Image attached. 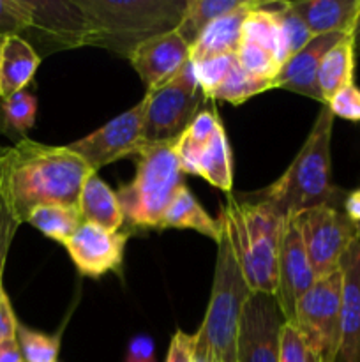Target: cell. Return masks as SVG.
Here are the masks:
<instances>
[{
	"label": "cell",
	"instance_id": "cell-1",
	"mask_svg": "<svg viewBox=\"0 0 360 362\" xmlns=\"http://www.w3.org/2000/svg\"><path fill=\"white\" fill-rule=\"evenodd\" d=\"M92 173L67 145L23 138L13 147H0V197L20 225L42 205L80 204L83 184Z\"/></svg>",
	"mask_w": 360,
	"mask_h": 362
},
{
	"label": "cell",
	"instance_id": "cell-2",
	"mask_svg": "<svg viewBox=\"0 0 360 362\" xmlns=\"http://www.w3.org/2000/svg\"><path fill=\"white\" fill-rule=\"evenodd\" d=\"M334 119L328 106L321 105L311 133L292 165L272 186L261 191L258 200L267 202L282 218H292L320 205L339 207V202H344L341 197L346 194L332 184L330 141Z\"/></svg>",
	"mask_w": 360,
	"mask_h": 362
},
{
	"label": "cell",
	"instance_id": "cell-3",
	"mask_svg": "<svg viewBox=\"0 0 360 362\" xmlns=\"http://www.w3.org/2000/svg\"><path fill=\"white\" fill-rule=\"evenodd\" d=\"M217 219L251 292L275 296L279 247L288 218L263 200H236L228 194Z\"/></svg>",
	"mask_w": 360,
	"mask_h": 362
},
{
	"label": "cell",
	"instance_id": "cell-4",
	"mask_svg": "<svg viewBox=\"0 0 360 362\" xmlns=\"http://www.w3.org/2000/svg\"><path fill=\"white\" fill-rule=\"evenodd\" d=\"M90 21L92 45L129 57L134 46L152 35L175 30L182 18V0H76Z\"/></svg>",
	"mask_w": 360,
	"mask_h": 362
},
{
	"label": "cell",
	"instance_id": "cell-5",
	"mask_svg": "<svg viewBox=\"0 0 360 362\" xmlns=\"http://www.w3.org/2000/svg\"><path fill=\"white\" fill-rule=\"evenodd\" d=\"M175 141L145 144L136 156L134 179L116 191L124 223L131 228L161 230L169 204L184 186Z\"/></svg>",
	"mask_w": 360,
	"mask_h": 362
},
{
	"label": "cell",
	"instance_id": "cell-6",
	"mask_svg": "<svg viewBox=\"0 0 360 362\" xmlns=\"http://www.w3.org/2000/svg\"><path fill=\"white\" fill-rule=\"evenodd\" d=\"M251 293L228 235L222 230L217 243L210 300L203 324L196 331L198 341L207 346L214 362H236L240 318Z\"/></svg>",
	"mask_w": 360,
	"mask_h": 362
},
{
	"label": "cell",
	"instance_id": "cell-7",
	"mask_svg": "<svg viewBox=\"0 0 360 362\" xmlns=\"http://www.w3.org/2000/svg\"><path fill=\"white\" fill-rule=\"evenodd\" d=\"M201 99L205 95L189 60L168 83L145 94V144L176 140L198 115Z\"/></svg>",
	"mask_w": 360,
	"mask_h": 362
},
{
	"label": "cell",
	"instance_id": "cell-8",
	"mask_svg": "<svg viewBox=\"0 0 360 362\" xmlns=\"http://www.w3.org/2000/svg\"><path fill=\"white\" fill-rule=\"evenodd\" d=\"M342 272L318 279L296 303L292 325L320 362H335L341 343Z\"/></svg>",
	"mask_w": 360,
	"mask_h": 362
},
{
	"label": "cell",
	"instance_id": "cell-9",
	"mask_svg": "<svg viewBox=\"0 0 360 362\" xmlns=\"http://www.w3.org/2000/svg\"><path fill=\"white\" fill-rule=\"evenodd\" d=\"M293 219L300 230L316 281L337 272L348 247L359 239L360 226L332 205L307 209Z\"/></svg>",
	"mask_w": 360,
	"mask_h": 362
},
{
	"label": "cell",
	"instance_id": "cell-10",
	"mask_svg": "<svg viewBox=\"0 0 360 362\" xmlns=\"http://www.w3.org/2000/svg\"><path fill=\"white\" fill-rule=\"evenodd\" d=\"M145 103L141 99L136 106L120 113L94 133L67 145L69 151L80 156L92 172L97 173L102 166L124 158H133L143 148Z\"/></svg>",
	"mask_w": 360,
	"mask_h": 362
},
{
	"label": "cell",
	"instance_id": "cell-11",
	"mask_svg": "<svg viewBox=\"0 0 360 362\" xmlns=\"http://www.w3.org/2000/svg\"><path fill=\"white\" fill-rule=\"evenodd\" d=\"M286 320L275 296L253 292L244 304L236 338V362H279Z\"/></svg>",
	"mask_w": 360,
	"mask_h": 362
},
{
	"label": "cell",
	"instance_id": "cell-12",
	"mask_svg": "<svg viewBox=\"0 0 360 362\" xmlns=\"http://www.w3.org/2000/svg\"><path fill=\"white\" fill-rule=\"evenodd\" d=\"M314 283H316V276H314L313 265L307 257L299 226L292 216L286 219L281 247H279L277 290H275V299H277L286 324H292L296 303Z\"/></svg>",
	"mask_w": 360,
	"mask_h": 362
},
{
	"label": "cell",
	"instance_id": "cell-13",
	"mask_svg": "<svg viewBox=\"0 0 360 362\" xmlns=\"http://www.w3.org/2000/svg\"><path fill=\"white\" fill-rule=\"evenodd\" d=\"M189 45L179 32L169 30L138 42L127 59L150 92L175 78L189 62Z\"/></svg>",
	"mask_w": 360,
	"mask_h": 362
},
{
	"label": "cell",
	"instance_id": "cell-14",
	"mask_svg": "<svg viewBox=\"0 0 360 362\" xmlns=\"http://www.w3.org/2000/svg\"><path fill=\"white\" fill-rule=\"evenodd\" d=\"M28 7L30 27L27 32L44 34L56 42V48H76L94 42V28L76 0H28Z\"/></svg>",
	"mask_w": 360,
	"mask_h": 362
},
{
	"label": "cell",
	"instance_id": "cell-15",
	"mask_svg": "<svg viewBox=\"0 0 360 362\" xmlns=\"http://www.w3.org/2000/svg\"><path fill=\"white\" fill-rule=\"evenodd\" d=\"M127 239V233H113L83 221L64 246L80 274L101 278L102 274L116 271L122 265Z\"/></svg>",
	"mask_w": 360,
	"mask_h": 362
},
{
	"label": "cell",
	"instance_id": "cell-16",
	"mask_svg": "<svg viewBox=\"0 0 360 362\" xmlns=\"http://www.w3.org/2000/svg\"><path fill=\"white\" fill-rule=\"evenodd\" d=\"M344 37L348 35L325 34L311 39L300 52H296L282 64L281 71L272 81L274 88L296 92V94L307 95V98L325 105L320 87H318V71H320L321 60L327 55L328 49Z\"/></svg>",
	"mask_w": 360,
	"mask_h": 362
},
{
	"label": "cell",
	"instance_id": "cell-17",
	"mask_svg": "<svg viewBox=\"0 0 360 362\" xmlns=\"http://www.w3.org/2000/svg\"><path fill=\"white\" fill-rule=\"evenodd\" d=\"M341 343L335 362H360V239L341 260Z\"/></svg>",
	"mask_w": 360,
	"mask_h": 362
},
{
	"label": "cell",
	"instance_id": "cell-18",
	"mask_svg": "<svg viewBox=\"0 0 360 362\" xmlns=\"http://www.w3.org/2000/svg\"><path fill=\"white\" fill-rule=\"evenodd\" d=\"M260 0H244L239 9L212 21L196 42L191 46V62H201L210 57L236 53L242 42V25L247 13L260 6Z\"/></svg>",
	"mask_w": 360,
	"mask_h": 362
},
{
	"label": "cell",
	"instance_id": "cell-19",
	"mask_svg": "<svg viewBox=\"0 0 360 362\" xmlns=\"http://www.w3.org/2000/svg\"><path fill=\"white\" fill-rule=\"evenodd\" d=\"M292 4L314 37L325 34L352 35L360 11V0H296Z\"/></svg>",
	"mask_w": 360,
	"mask_h": 362
},
{
	"label": "cell",
	"instance_id": "cell-20",
	"mask_svg": "<svg viewBox=\"0 0 360 362\" xmlns=\"http://www.w3.org/2000/svg\"><path fill=\"white\" fill-rule=\"evenodd\" d=\"M41 64V55L21 35H7L0 57V94L4 99L25 90Z\"/></svg>",
	"mask_w": 360,
	"mask_h": 362
},
{
	"label": "cell",
	"instance_id": "cell-21",
	"mask_svg": "<svg viewBox=\"0 0 360 362\" xmlns=\"http://www.w3.org/2000/svg\"><path fill=\"white\" fill-rule=\"evenodd\" d=\"M80 212L85 223H92L108 232H120L124 226V212L119 197L97 173H92L83 184L80 194Z\"/></svg>",
	"mask_w": 360,
	"mask_h": 362
},
{
	"label": "cell",
	"instance_id": "cell-22",
	"mask_svg": "<svg viewBox=\"0 0 360 362\" xmlns=\"http://www.w3.org/2000/svg\"><path fill=\"white\" fill-rule=\"evenodd\" d=\"M161 228L194 230L201 235L210 237L215 244L221 240L222 235L221 221L208 216V212L201 207V204L187 186H182L176 191L175 198L162 218Z\"/></svg>",
	"mask_w": 360,
	"mask_h": 362
},
{
	"label": "cell",
	"instance_id": "cell-23",
	"mask_svg": "<svg viewBox=\"0 0 360 362\" xmlns=\"http://www.w3.org/2000/svg\"><path fill=\"white\" fill-rule=\"evenodd\" d=\"M191 173L203 177L208 184H212V186L217 187V189L226 191L228 194L232 193V148H229L228 136H226V131L224 127H222V124H219L214 136H212L210 140H208V144L198 152V156L194 158Z\"/></svg>",
	"mask_w": 360,
	"mask_h": 362
},
{
	"label": "cell",
	"instance_id": "cell-24",
	"mask_svg": "<svg viewBox=\"0 0 360 362\" xmlns=\"http://www.w3.org/2000/svg\"><path fill=\"white\" fill-rule=\"evenodd\" d=\"M242 42H249V45L267 49L281 64V67L289 59L281 25H279L270 4L261 2L260 6L247 13L242 25Z\"/></svg>",
	"mask_w": 360,
	"mask_h": 362
},
{
	"label": "cell",
	"instance_id": "cell-25",
	"mask_svg": "<svg viewBox=\"0 0 360 362\" xmlns=\"http://www.w3.org/2000/svg\"><path fill=\"white\" fill-rule=\"evenodd\" d=\"M355 48H353L352 35L339 41L332 46L327 55L321 60L320 71H318V87H320L321 98L327 105L339 90L348 85H353V74H355Z\"/></svg>",
	"mask_w": 360,
	"mask_h": 362
},
{
	"label": "cell",
	"instance_id": "cell-26",
	"mask_svg": "<svg viewBox=\"0 0 360 362\" xmlns=\"http://www.w3.org/2000/svg\"><path fill=\"white\" fill-rule=\"evenodd\" d=\"M242 4L244 0H187L175 30L191 48L212 21L239 9Z\"/></svg>",
	"mask_w": 360,
	"mask_h": 362
},
{
	"label": "cell",
	"instance_id": "cell-27",
	"mask_svg": "<svg viewBox=\"0 0 360 362\" xmlns=\"http://www.w3.org/2000/svg\"><path fill=\"white\" fill-rule=\"evenodd\" d=\"M28 225L55 243L66 244L83 223L78 205H42L27 218Z\"/></svg>",
	"mask_w": 360,
	"mask_h": 362
},
{
	"label": "cell",
	"instance_id": "cell-28",
	"mask_svg": "<svg viewBox=\"0 0 360 362\" xmlns=\"http://www.w3.org/2000/svg\"><path fill=\"white\" fill-rule=\"evenodd\" d=\"M219 124H221V120H219L214 108L200 110L198 115L193 119V122L187 126V129L176 138L175 151L184 173H191L194 158L208 144V140L214 136Z\"/></svg>",
	"mask_w": 360,
	"mask_h": 362
},
{
	"label": "cell",
	"instance_id": "cell-29",
	"mask_svg": "<svg viewBox=\"0 0 360 362\" xmlns=\"http://www.w3.org/2000/svg\"><path fill=\"white\" fill-rule=\"evenodd\" d=\"M274 88L270 80H261V78L251 76L249 73L240 67L239 60L235 62L233 69L229 71V74L226 76V80L222 81L221 87L210 95V99L214 101H224L229 105H242L247 99H251L253 95L261 94L265 90H270Z\"/></svg>",
	"mask_w": 360,
	"mask_h": 362
},
{
	"label": "cell",
	"instance_id": "cell-30",
	"mask_svg": "<svg viewBox=\"0 0 360 362\" xmlns=\"http://www.w3.org/2000/svg\"><path fill=\"white\" fill-rule=\"evenodd\" d=\"M16 339L25 362H56L60 352L59 334H44L18 324Z\"/></svg>",
	"mask_w": 360,
	"mask_h": 362
},
{
	"label": "cell",
	"instance_id": "cell-31",
	"mask_svg": "<svg viewBox=\"0 0 360 362\" xmlns=\"http://www.w3.org/2000/svg\"><path fill=\"white\" fill-rule=\"evenodd\" d=\"M270 7L272 11H274L275 18H277L279 25H281L282 37H284L288 55H295L296 52H300V49L314 37V35L311 34L309 27H307L306 21L302 20V16L296 13V9L293 7L292 2L270 4Z\"/></svg>",
	"mask_w": 360,
	"mask_h": 362
},
{
	"label": "cell",
	"instance_id": "cell-32",
	"mask_svg": "<svg viewBox=\"0 0 360 362\" xmlns=\"http://www.w3.org/2000/svg\"><path fill=\"white\" fill-rule=\"evenodd\" d=\"M2 119L7 127L25 134L34 127L37 115V99L34 94L21 90L2 101Z\"/></svg>",
	"mask_w": 360,
	"mask_h": 362
},
{
	"label": "cell",
	"instance_id": "cell-33",
	"mask_svg": "<svg viewBox=\"0 0 360 362\" xmlns=\"http://www.w3.org/2000/svg\"><path fill=\"white\" fill-rule=\"evenodd\" d=\"M236 62V53H226V55L210 57L201 62H191L194 69V76H196L198 85H200L201 92H203L205 99H210V95L217 90L233 69Z\"/></svg>",
	"mask_w": 360,
	"mask_h": 362
},
{
	"label": "cell",
	"instance_id": "cell-34",
	"mask_svg": "<svg viewBox=\"0 0 360 362\" xmlns=\"http://www.w3.org/2000/svg\"><path fill=\"white\" fill-rule=\"evenodd\" d=\"M236 60L246 73H249L251 76L261 78V80L274 81V78L281 71V64L274 59V55H270L267 49L260 48V46L249 45V42H240L239 49H236Z\"/></svg>",
	"mask_w": 360,
	"mask_h": 362
},
{
	"label": "cell",
	"instance_id": "cell-35",
	"mask_svg": "<svg viewBox=\"0 0 360 362\" xmlns=\"http://www.w3.org/2000/svg\"><path fill=\"white\" fill-rule=\"evenodd\" d=\"M30 27L28 0H0V35H23Z\"/></svg>",
	"mask_w": 360,
	"mask_h": 362
},
{
	"label": "cell",
	"instance_id": "cell-36",
	"mask_svg": "<svg viewBox=\"0 0 360 362\" xmlns=\"http://www.w3.org/2000/svg\"><path fill=\"white\" fill-rule=\"evenodd\" d=\"M279 362H320L316 354L304 341L292 324H284L281 334V361Z\"/></svg>",
	"mask_w": 360,
	"mask_h": 362
},
{
	"label": "cell",
	"instance_id": "cell-37",
	"mask_svg": "<svg viewBox=\"0 0 360 362\" xmlns=\"http://www.w3.org/2000/svg\"><path fill=\"white\" fill-rule=\"evenodd\" d=\"M328 110L334 117H341L352 122H360V88L355 83L348 85L339 90L330 101L327 103Z\"/></svg>",
	"mask_w": 360,
	"mask_h": 362
},
{
	"label": "cell",
	"instance_id": "cell-38",
	"mask_svg": "<svg viewBox=\"0 0 360 362\" xmlns=\"http://www.w3.org/2000/svg\"><path fill=\"white\" fill-rule=\"evenodd\" d=\"M194 349H196V332L187 334L184 331H176L169 341L164 362H193Z\"/></svg>",
	"mask_w": 360,
	"mask_h": 362
},
{
	"label": "cell",
	"instance_id": "cell-39",
	"mask_svg": "<svg viewBox=\"0 0 360 362\" xmlns=\"http://www.w3.org/2000/svg\"><path fill=\"white\" fill-rule=\"evenodd\" d=\"M18 226H20V223L14 219L4 198L0 197V271H4L7 253H9L11 243H13Z\"/></svg>",
	"mask_w": 360,
	"mask_h": 362
},
{
	"label": "cell",
	"instance_id": "cell-40",
	"mask_svg": "<svg viewBox=\"0 0 360 362\" xmlns=\"http://www.w3.org/2000/svg\"><path fill=\"white\" fill-rule=\"evenodd\" d=\"M20 322L16 320L11 300L4 288V271H0V341L16 338V329Z\"/></svg>",
	"mask_w": 360,
	"mask_h": 362
},
{
	"label": "cell",
	"instance_id": "cell-41",
	"mask_svg": "<svg viewBox=\"0 0 360 362\" xmlns=\"http://www.w3.org/2000/svg\"><path fill=\"white\" fill-rule=\"evenodd\" d=\"M126 362H155V343L150 336L138 334L127 345Z\"/></svg>",
	"mask_w": 360,
	"mask_h": 362
},
{
	"label": "cell",
	"instance_id": "cell-42",
	"mask_svg": "<svg viewBox=\"0 0 360 362\" xmlns=\"http://www.w3.org/2000/svg\"><path fill=\"white\" fill-rule=\"evenodd\" d=\"M342 212L348 216L349 221L360 226V189H355L346 194L344 202H342Z\"/></svg>",
	"mask_w": 360,
	"mask_h": 362
},
{
	"label": "cell",
	"instance_id": "cell-43",
	"mask_svg": "<svg viewBox=\"0 0 360 362\" xmlns=\"http://www.w3.org/2000/svg\"><path fill=\"white\" fill-rule=\"evenodd\" d=\"M0 362H23V356H21L16 338L0 341Z\"/></svg>",
	"mask_w": 360,
	"mask_h": 362
},
{
	"label": "cell",
	"instance_id": "cell-44",
	"mask_svg": "<svg viewBox=\"0 0 360 362\" xmlns=\"http://www.w3.org/2000/svg\"><path fill=\"white\" fill-rule=\"evenodd\" d=\"M352 41H353V48H355V53L356 55H360V11H359V16H356L355 27H353V32H352Z\"/></svg>",
	"mask_w": 360,
	"mask_h": 362
},
{
	"label": "cell",
	"instance_id": "cell-45",
	"mask_svg": "<svg viewBox=\"0 0 360 362\" xmlns=\"http://www.w3.org/2000/svg\"><path fill=\"white\" fill-rule=\"evenodd\" d=\"M4 42H6V35H0V57H2ZM0 108H2V94H0Z\"/></svg>",
	"mask_w": 360,
	"mask_h": 362
},
{
	"label": "cell",
	"instance_id": "cell-46",
	"mask_svg": "<svg viewBox=\"0 0 360 362\" xmlns=\"http://www.w3.org/2000/svg\"><path fill=\"white\" fill-rule=\"evenodd\" d=\"M359 239H360V235H359Z\"/></svg>",
	"mask_w": 360,
	"mask_h": 362
},
{
	"label": "cell",
	"instance_id": "cell-47",
	"mask_svg": "<svg viewBox=\"0 0 360 362\" xmlns=\"http://www.w3.org/2000/svg\"><path fill=\"white\" fill-rule=\"evenodd\" d=\"M23 362H25V361H23Z\"/></svg>",
	"mask_w": 360,
	"mask_h": 362
}]
</instances>
